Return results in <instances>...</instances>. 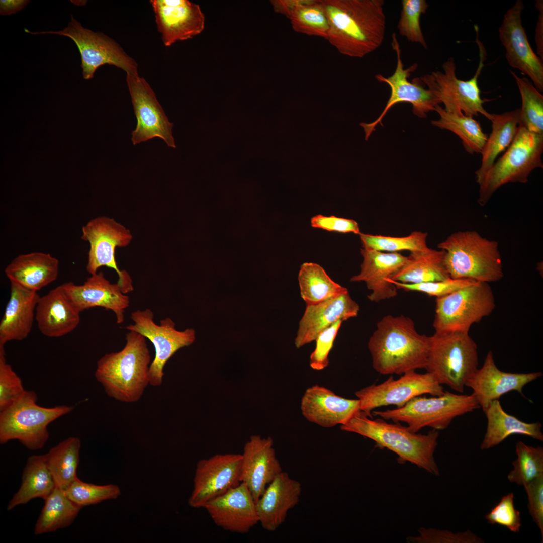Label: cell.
Here are the masks:
<instances>
[{"mask_svg":"<svg viewBox=\"0 0 543 543\" xmlns=\"http://www.w3.org/2000/svg\"><path fill=\"white\" fill-rule=\"evenodd\" d=\"M387 281L394 284L398 289L420 292L436 298L445 296L477 282L469 279H453L450 277L442 281L417 284L404 283L390 279H387Z\"/></svg>","mask_w":543,"mask_h":543,"instance_id":"7dc6e473","label":"cell"},{"mask_svg":"<svg viewBox=\"0 0 543 543\" xmlns=\"http://www.w3.org/2000/svg\"><path fill=\"white\" fill-rule=\"evenodd\" d=\"M5 272L10 282L37 292L57 279L59 261L43 252L21 254L7 266Z\"/></svg>","mask_w":543,"mask_h":543,"instance_id":"4dcf8cb0","label":"cell"},{"mask_svg":"<svg viewBox=\"0 0 543 543\" xmlns=\"http://www.w3.org/2000/svg\"><path fill=\"white\" fill-rule=\"evenodd\" d=\"M81 441L71 436L51 448L45 454L47 466L56 487L66 489L78 477Z\"/></svg>","mask_w":543,"mask_h":543,"instance_id":"74e56055","label":"cell"},{"mask_svg":"<svg viewBox=\"0 0 543 543\" xmlns=\"http://www.w3.org/2000/svg\"><path fill=\"white\" fill-rule=\"evenodd\" d=\"M288 18L295 32L327 39L329 26L322 0H304Z\"/></svg>","mask_w":543,"mask_h":543,"instance_id":"ab89813d","label":"cell"},{"mask_svg":"<svg viewBox=\"0 0 543 543\" xmlns=\"http://www.w3.org/2000/svg\"><path fill=\"white\" fill-rule=\"evenodd\" d=\"M449 277L444 264V251L428 247L410 252L406 262L391 280L417 284L442 281Z\"/></svg>","mask_w":543,"mask_h":543,"instance_id":"e575fe53","label":"cell"},{"mask_svg":"<svg viewBox=\"0 0 543 543\" xmlns=\"http://www.w3.org/2000/svg\"><path fill=\"white\" fill-rule=\"evenodd\" d=\"M27 0H1L0 14L10 15L22 10L29 3Z\"/></svg>","mask_w":543,"mask_h":543,"instance_id":"9f6ffc18","label":"cell"},{"mask_svg":"<svg viewBox=\"0 0 543 543\" xmlns=\"http://www.w3.org/2000/svg\"><path fill=\"white\" fill-rule=\"evenodd\" d=\"M340 428L368 438L378 446L390 449L398 455L399 462L408 461L433 475L440 474L434 457L438 430L432 429L426 434H418L399 423H389L381 418L373 419L362 411L341 425Z\"/></svg>","mask_w":543,"mask_h":543,"instance_id":"277c9868","label":"cell"},{"mask_svg":"<svg viewBox=\"0 0 543 543\" xmlns=\"http://www.w3.org/2000/svg\"><path fill=\"white\" fill-rule=\"evenodd\" d=\"M119 351L105 354L97 364L95 377L110 397L126 403L138 401L150 384L151 357L146 338L133 331L126 334Z\"/></svg>","mask_w":543,"mask_h":543,"instance_id":"3957f363","label":"cell"},{"mask_svg":"<svg viewBox=\"0 0 543 543\" xmlns=\"http://www.w3.org/2000/svg\"><path fill=\"white\" fill-rule=\"evenodd\" d=\"M300 407L307 420L326 428L343 425L361 411L358 399L343 398L318 385L306 389Z\"/></svg>","mask_w":543,"mask_h":543,"instance_id":"d4e9b609","label":"cell"},{"mask_svg":"<svg viewBox=\"0 0 543 543\" xmlns=\"http://www.w3.org/2000/svg\"><path fill=\"white\" fill-rule=\"evenodd\" d=\"M10 296L0 323V349L13 340H22L30 333L39 299L37 291L10 282Z\"/></svg>","mask_w":543,"mask_h":543,"instance_id":"f546056e","label":"cell"},{"mask_svg":"<svg viewBox=\"0 0 543 543\" xmlns=\"http://www.w3.org/2000/svg\"><path fill=\"white\" fill-rule=\"evenodd\" d=\"M273 444L270 437L252 435L243 448L240 481L246 485L255 502L268 484L282 472Z\"/></svg>","mask_w":543,"mask_h":543,"instance_id":"603a6c76","label":"cell"},{"mask_svg":"<svg viewBox=\"0 0 543 543\" xmlns=\"http://www.w3.org/2000/svg\"><path fill=\"white\" fill-rule=\"evenodd\" d=\"M524 9L517 0L504 15L499 28V38L505 50L509 65L527 75L535 88L543 91V59L532 50L522 22Z\"/></svg>","mask_w":543,"mask_h":543,"instance_id":"e0dca14e","label":"cell"},{"mask_svg":"<svg viewBox=\"0 0 543 543\" xmlns=\"http://www.w3.org/2000/svg\"><path fill=\"white\" fill-rule=\"evenodd\" d=\"M34 391L24 393L10 406L0 411V443L17 440L32 450L42 448L49 438L48 426L71 412L73 406L44 407L37 404Z\"/></svg>","mask_w":543,"mask_h":543,"instance_id":"52a82bcc","label":"cell"},{"mask_svg":"<svg viewBox=\"0 0 543 543\" xmlns=\"http://www.w3.org/2000/svg\"><path fill=\"white\" fill-rule=\"evenodd\" d=\"M126 82L137 121L132 132L133 145L159 137L168 146L176 148L172 133L173 123L169 122L148 83L139 75L129 74H126Z\"/></svg>","mask_w":543,"mask_h":543,"instance_id":"ac0fdd59","label":"cell"},{"mask_svg":"<svg viewBox=\"0 0 543 543\" xmlns=\"http://www.w3.org/2000/svg\"><path fill=\"white\" fill-rule=\"evenodd\" d=\"M427 235V233L421 231H414L403 237L362 233L359 234L363 248L389 252H397L403 250H408L411 252L424 249L428 247L426 243Z\"/></svg>","mask_w":543,"mask_h":543,"instance_id":"7bdbcfd3","label":"cell"},{"mask_svg":"<svg viewBox=\"0 0 543 543\" xmlns=\"http://www.w3.org/2000/svg\"><path fill=\"white\" fill-rule=\"evenodd\" d=\"M435 302L433 326L437 332L469 333L473 324L489 316L495 307L491 287L481 282L437 297Z\"/></svg>","mask_w":543,"mask_h":543,"instance_id":"8fae6325","label":"cell"},{"mask_svg":"<svg viewBox=\"0 0 543 543\" xmlns=\"http://www.w3.org/2000/svg\"><path fill=\"white\" fill-rule=\"evenodd\" d=\"M64 491L72 501L82 507L116 499L121 493L116 485H98L84 482L78 478Z\"/></svg>","mask_w":543,"mask_h":543,"instance_id":"f6af8a7d","label":"cell"},{"mask_svg":"<svg viewBox=\"0 0 543 543\" xmlns=\"http://www.w3.org/2000/svg\"><path fill=\"white\" fill-rule=\"evenodd\" d=\"M541 372L526 373L506 372L498 369L491 351L487 353L483 364L467 381L466 387L473 390L483 411L494 400L515 391L523 395L522 389L528 383L542 376Z\"/></svg>","mask_w":543,"mask_h":543,"instance_id":"7402d4cb","label":"cell"},{"mask_svg":"<svg viewBox=\"0 0 543 543\" xmlns=\"http://www.w3.org/2000/svg\"><path fill=\"white\" fill-rule=\"evenodd\" d=\"M133 237L130 231L113 218L98 217L90 220L82 228L81 239L89 244L86 270L91 275L98 273L102 266L115 270L118 276L117 284L123 293L134 289L132 280L125 270H120L117 264V247L127 246Z\"/></svg>","mask_w":543,"mask_h":543,"instance_id":"4fadbf2b","label":"cell"},{"mask_svg":"<svg viewBox=\"0 0 543 543\" xmlns=\"http://www.w3.org/2000/svg\"><path fill=\"white\" fill-rule=\"evenodd\" d=\"M304 0H273L270 3L275 12L285 16L287 18L292 11Z\"/></svg>","mask_w":543,"mask_h":543,"instance_id":"11a10c76","label":"cell"},{"mask_svg":"<svg viewBox=\"0 0 543 543\" xmlns=\"http://www.w3.org/2000/svg\"><path fill=\"white\" fill-rule=\"evenodd\" d=\"M298 280L301 297L306 305L318 304L348 291L333 281L324 268L316 263H303L300 266Z\"/></svg>","mask_w":543,"mask_h":543,"instance_id":"8d00e7d4","label":"cell"},{"mask_svg":"<svg viewBox=\"0 0 543 543\" xmlns=\"http://www.w3.org/2000/svg\"><path fill=\"white\" fill-rule=\"evenodd\" d=\"M543 135L519 125L510 145L488 170L479 185L478 203L484 206L494 192L508 183H525L531 172L542 168Z\"/></svg>","mask_w":543,"mask_h":543,"instance_id":"9c48e42d","label":"cell"},{"mask_svg":"<svg viewBox=\"0 0 543 543\" xmlns=\"http://www.w3.org/2000/svg\"><path fill=\"white\" fill-rule=\"evenodd\" d=\"M80 313L60 285L40 297L36 308L35 320L42 334L57 338L76 329L80 322Z\"/></svg>","mask_w":543,"mask_h":543,"instance_id":"f1b7e54d","label":"cell"},{"mask_svg":"<svg viewBox=\"0 0 543 543\" xmlns=\"http://www.w3.org/2000/svg\"><path fill=\"white\" fill-rule=\"evenodd\" d=\"M153 318L154 314L149 309L136 310L131 314L134 324L125 328L142 335L153 344L155 354L150 366L149 379L150 385L156 387L162 383L166 363L179 349L194 342L195 331L192 328L176 330L175 323L169 317L162 319L159 325Z\"/></svg>","mask_w":543,"mask_h":543,"instance_id":"5bb4252c","label":"cell"},{"mask_svg":"<svg viewBox=\"0 0 543 543\" xmlns=\"http://www.w3.org/2000/svg\"><path fill=\"white\" fill-rule=\"evenodd\" d=\"M311 226L313 228H320L328 231L339 233H353L359 235L361 232L357 222L352 219L336 217L325 216L317 215L313 216L310 221Z\"/></svg>","mask_w":543,"mask_h":543,"instance_id":"f5cc1de1","label":"cell"},{"mask_svg":"<svg viewBox=\"0 0 543 543\" xmlns=\"http://www.w3.org/2000/svg\"><path fill=\"white\" fill-rule=\"evenodd\" d=\"M445 390L428 372H407L397 379L390 376L379 384H373L355 392L360 401V410L372 418L371 412L382 406L394 405L400 408L414 397L424 394L441 395Z\"/></svg>","mask_w":543,"mask_h":543,"instance_id":"9a60e30c","label":"cell"},{"mask_svg":"<svg viewBox=\"0 0 543 543\" xmlns=\"http://www.w3.org/2000/svg\"><path fill=\"white\" fill-rule=\"evenodd\" d=\"M476 32V42L479 51V62L476 72L471 79L463 80L456 75V66L453 58L444 62L442 71H433L419 78L428 89L435 93L440 103L444 105L446 111L474 117L482 114L491 120L492 114L484 108L486 100L481 97L478 79L484 66L486 52L482 43L479 40L478 28L475 26Z\"/></svg>","mask_w":543,"mask_h":543,"instance_id":"30bf717a","label":"cell"},{"mask_svg":"<svg viewBox=\"0 0 543 543\" xmlns=\"http://www.w3.org/2000/svg\"><path fill=\"white\" fill-rule=\"evenodd\" d=\"M520 108L501 114H492V131L482 152L480 167L475 171L479 184L495 162L497 157L510 145L517 132Z\"/></svg>","mask_w":543,"mask_h":543,"instance_id":"d6a6232c","label":"cell"},{"mask_svg":"<svg viewBox=\"0 0 543 543\" xmlns=\"http://www.w3.org/2000/svg\"><path fill=\"white\" fill-rule=\"evenodd\" d=\"M242 455L216 454L199 460L194 478L193 490L188 500L192 507H203L210 500L240 483Z\"/></svg>","mask_w":543,"mask_h":543,"instance_id":"d6986e66","label":"cell"},{"mask_svg":"<svg viewBox=\"0 0 543 543\" xmlns=\"http://www.w3.org/2000/svg\"><path fill=\"white\" fill-rule=\"evenodd\" d=\"M478 365V347L469 333L435 331L430 336L425 369L440 384L462 393Z\"/></svg>","mask_w":543,"mask_h":543,"instance_id":"8992f818","label":"cell"},{"mask_svg":"<svg viewBox=\"0 0 543 543\" xmlns=\"http://www.w3.org/2000/svg\"><path fill=\"white\" fill-rule=\"evenodd\" d=\"M302 486L287 472H281L268 484L256 502L259 522L263 528L274 531L285 521L288 511L299 503Z\"/></svg>","mask_w":543,"mask_h":543,"instance_id":"83f0119b","label":"cell"},{"mask_svg":"<svg viewBox=\"0 0 543 543\" xmlns=\"http://www.w3.org/2000/svg\"><path fill=\"white\" fill-rule=\"evenodd\" d=\"M484 413L487 425L480 445L482 450L494 447L513 434L526 435L543 441L542 425L540 422H525L507 413L499 400L491 402Z\"/></svg>","mask_w":543,"mask_h":543,"instance_id":"1f68e13d","label":"cell"},{"mask_svg":"<svg viewBox=\"0 0 543 543\" xmlns=\"http://www.w3.org/2000/svg\"><path fill=\"white\" fill-rule=\"evenodd\" d=\"M38 34H57L68 37L76 45L81 56L83 77L93 78L97 69L102 65H114L126 72V74L139 75L138 65L113 39L101 32H94L82 26L71 15V21L67 27L58 31L32 32Z\"/></svg>","mask_w":543,"mask_h":543,"instance_id":"7c38bea8","label":"cell"},{"mask_svg":"<svg viewBox=\"0 0 543 543\" xmlns=\"http://www.w3.org/2000/svg\"><path fill=\"white\" fill-rule=\"evenodd\" d=\"M358 304L348 291L314 305H306L299 321L295 339L297 348L315 341L324 329L339 320L343 321L356 317Z\"/></svg>","mask_w":543,"mask_h":543,"instance_id":"484cf974","label":"cell"},{"mask_svg":"<svg viewBox=\"0 0 543 543\" xmlns=\"http://www.w3.org/2000/svg\"><path fill=\"white\" fill-rule=\"evenodd\" d=\"M363 261L360 273L352 277L351 282H364L371 291L368 298L378 302L397 295L398 289L387 281L391 279L406 262L407 256L398 252H384L362 248Z\"/></svg>","mask_w":543,"mask_h":543,"instance_id":"4316f807","label":"cell"},{"mask_svg":"<svg viewBox=\"0 0 543 543\" xmlns=\"http://www.w3.org/2000/svg\"><path fill=\"white\" fill-rule=\"evenodd\" d=\"M343 321L339 320L322 331L316 337L315 348L310 356L309 364L315 370H321L329 364L328 355Z\"/></svg>","mask_w":543,"mask_h":543,"instance_id":"f907efd6","label":"cell"},{"mask_svg":"<svg viewBox=\"0 0 543 543\" xmlns=\"http://www.w3.org/2000/svg\"><path fill=\"white\" fill-rule=\"evenodd\" d=\"M521 98L519 125L535 134L543 135V96L526 77H520L513 71Z\"/></svg>","mask_w":543,"mask_h":543,"instance_id":"60d3db41","label":"cell"},{"mask_svg":"<svg viewBox=\"0 0 543 543\" xmlns=\"http://www.w3.org/2000/svg\"><path fill=\"white\" fill-rule=\"evenodd\" d=\"M56 487L45 455L31 456L24 468L21 486L9 501L7 509L11 510L37 498L45 500Z\"/></svg>","mask_w":543,"mask_h":543,"instance_id":"836d02e7","label":"cell"},{"mask_svg":"<svg viewBox=\"0 0 543 543\" xmlns=\"http://www.w3.org/2000/svg\"><path fill=\"white\" fill-rule=\"evenodd\" d=\"M61 286L80 312L101 307L115 313L117 323L124 322L125 311L129 306V297L123 293L117 283H111L102 272L92 275L82 285L69 282Z\"/></svg>","mask_w":543,"mask_h":543,"instance_id":"cb8c5ba5","label":"cell"},{"mask_svg":"<svg viewBox=\"0 0 543 543\" xmlns=\"http://www.w3.org/2000/svg\"><path fill=\"white\" fill-rule=\"evenodd\" d=\"M44 500L34 527L36 535L69 526L82 508L72 501L64 490L57 487Z\"/></svg>","mask_w":543,"mask_h":543,"instance_id":"d590c367","label":"cell"},{"mask_svg":"<svg viewBox=\"0 0 543 543\" xmlns=\"http://www.w3.org/2000/svg\"><path fill=\"white\" fill-rule=\"evenodd\" d=\"M328 20L327 40L341 54L363 58L384 39V0H322Z\"/></svg>","mask_w":543,"mask_h":543,"instance_id":"6da1fadb","label":"cell"},{"mask_svg":"<svg viewBox=\"0 0 543 543\" xmlns=\"http://www.w3.org/2000/svg\"><path fill=\"white\" fill-rule=\"evenodd\" d=\"M401 3V15L397 25L400 34L408 41L419 44L427 49L420 20L421 15L427 10V3L425 0H402Z\"/></svg>","mask_w":543,"mask_h":543,"instance_id":"ee69618b","label":"cell"},{"mask_svg":"<svg viewBox=\"0 0 543 543\" xmlns=\"http://www.w3.org/2000/svg\"><path fill=\"white\" fill-rule=\"evenodd\" d=\"M514 495L509 493L485 516L488 523L505 527L510 531L518 533L521 526L520 512L514 506Z\"/></svg>","mask_w":543,"mask_h":543,"instance_id":"c3c4849f","label":"cell"},{"mask_svg":"<svg viewBox=\"0 0 543 543\" xmlns=\"http://www.w3.org/2000/svg\"><path fill=\"white\" fill-rule=\"evenodd\" d=\"M164 45L191 39L201 33L205 16L200 6L187 0L150 1Z\"/></svg>","mask_w":543,"mask_h":543,"instance_id":"ffe728a7","label":"cell"},{"mask_svg":"<svg viewBox=\"0 0 543 543\" xmlns=\"http://www.w3.org/2000/svg\"><path fill=\"white\" fill-rule=\"evenodd\" d=\"M435 111L440 118L431 121L433 125L455 133L462 140L467 152H482L488 136L483 132L479 122L473 117L446 111L439 105L436 106Z\"/></svg>","mask_w":543,"mask_h":543,"instance_id":"f35d334b","label":"cell"},{"mask_svg":"<svg viewBox=\"0 0 543 543\" xmlns=\"http://www.w3.org/2000/svg\"><path fill=\"white\" fill-rule=\"evenodd\" d=\"M25 391L21 378L7 362L4 348L0 349V411L12 405Z\"/></svg>","mask_w":543,"mask_h":543,"instance_id":"bcb514c9","label":"cell"},{"mask_svg":"<svg viewBox=\"0 0 543 543\" xmlns=\"http://www.w3.org/2000/svg\"><path fill=\"white\" fill-rule=\"evenodd\" d=\"M429 347L430 336L419 334L403 315L383 317L368 343L373 367L384 375L425 368Z\"/></svg>","mask_w":543,"mask_h":543,"instance_id":"7a4b0ae2","label":"cell"},{"mask_svg":"<svg viewBox=\"0 0 543 543\" xmlns=\"http://www.w3.org/2000/svg\"><path fill=\"white\" fill-rule=\"evenodd\" d=\"M479 408L472 394H457L445 391L440 396H417L400 408L374 411L372 413L385 420L405 423L410 431L417 433L425 427L437 430L446 429L455 418Z\"/></svg>","mask_w":543,"mask_h":543,"instance_id":"ba28073f","label":"cell"},{"mask_svg":"<svg viewBox=\"0 0 543 543\" xmlns=\"http://www.w3.org/2000/svg\"><path fill=\"white\" fill-rule=\"evenodd\" d=\"M437 247L444 251V264L451 278L489 283L504 276L498 242L475 231L453 233Z\"/></svg>","mask_w":543,"mask_h":543,"instance_id":"5b68a950","label":"cell"},{"mask_svg":"<svg viewBox=\"0 0 543 543\" xmlns=\"http://www.w3.org/2000/svg\"><path fill=\"white\" fill-rule=\"evenodd\" d=\"M408 542L416 543H481L483 540L469 530L453 532L447 530L421 528L419 535L410 537Z\"/></svg>","mask_w":543,"mask_h":543,"instance_id":"681fc988","label":"cell"},{"mask_svg":"<svg viewBox=\"0 0 543 543\" xmlns=\"http://www.w3.org/2000/svg\"><path fill=\"white\" fill-rule=\"evenodd\" d=\"M203 508L217 526L232 532L247 533L259 522L256 502L243 482L208 502Z\"/></svg>","mask_w":543,"mask_h":543,"instance_id":"44dd1931","label":"cell"},{"mask_svg":"<svg viewBox=\"0 0 543 543\" xmlns=\"http://www.w3.org/2000/svg\"><path fill=\"white\" fill-rule=\"evenodd\" d=\"M392 46L397 56V65L394 72L391 76L385 77L380 74L375 75L376 79L380 82L387 84L391 89L390 96L385 108L378 118L370 123H360L365 133V140H368L376 126L382 124V120L394 105L401 102L409 103L412 105L413 113L421 118H425L427 113L435 111L436 105L440 102L434 92L425 89L421 85L419 78H415L413 82L408 79L411 73L417 67L416 63L405 69L401 59L400 44L397 35L393 33Z\"/></svg>","mask_w":543,"mask_h":543,"instance_id":"2e32d148","label":"cell"},{"mask_svg":"<svg viewBox=\"0 0 543 543\" xmlns=\"http://www.w3.org/2000/svg\"><path fill=\"white\" fill-rule=\"evenodd\" d=\"M527 495L528 512L543 538V475L523 486Z\"/></svg>","mask_w":543,"mask_h":543,"instance_id":"816d5d0a","label":"cell"},{"mask_svg":"<svg viewBox=\"0 0 543 543\" xmlns=\"http://www.w3.org/2000/svg\"><path fill=\"white\" fill-rule=\"evenodd\" d=\"M516 459L507 479L519 486L524 485L543 475V448L529 446L521 441L515 445Z\"/></svg>","mask_w":543,"mask_h":543,"instance_id":"b9f144b4","label":"cell"},{"mask_svg":"<svg viewBox=\"0 0 543 543\" xmlns=\"http://www.w3.org/2000/svg\"><path fill=\"white\" fill-rule=\"evenodd\" d=\"M535 6L539 14L535 29V41L537 54L543 59V1H536Z\"/></svg>","mask_w":543,"mask_h":543,"instance_id":"db71d44e","label":"cell"}]
</instances>
